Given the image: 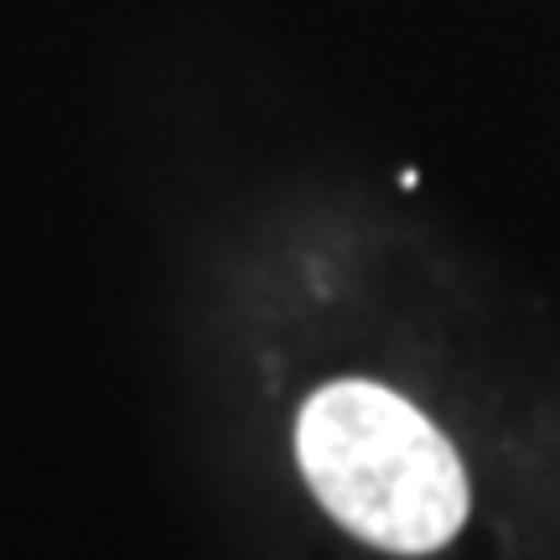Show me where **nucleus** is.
<instances>
[{"label":"nucleus","mask_w":560,"mask_h":560,"mask_svg":"<svg viewBox=\"0 0 560 560\" xmlns=\"http://www.w3.org/2000/svg\"><path fill=\"white\" fill-rule=\"evenodd\" d=\"M296 462L322 509L389 556H431L467 520V472L416 405L342 380L301 405Z\"/></svg>","instance_id":"1"}]
</instances>
